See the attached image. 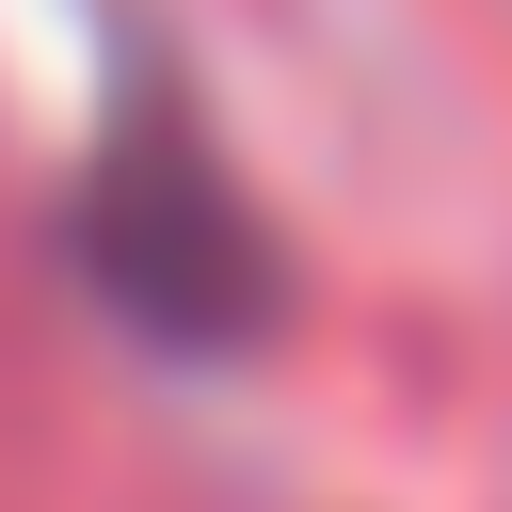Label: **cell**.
Returning a JSON list of instances; mask_svg holds the SVG:
<instances>
[{"mask_svg": "<svg viewBox=\"0 0 512 512\" xmlns=\"http://www.w3.org/2000/svg\"><path fill=\"white\" fill-rule=\"evenodd\" d=\"M64 272L160 368H240L288 320L272 208L224 160V128L192 112V80L160 64V32H112V64H96V128H80V176H64Z\"/></svg>", "mask_w": 512, "mask_h": 512, "instance_id": "obj_1", "label": "cell"}]
</instances>
